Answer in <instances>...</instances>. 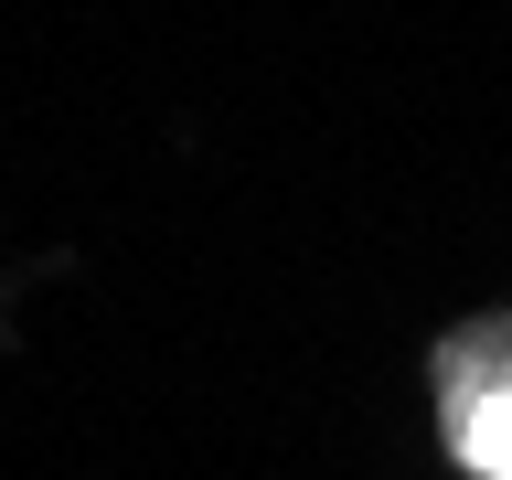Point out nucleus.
I'll return each mask as SVG.
<instances>
[{
  "label": "nucleus",
  "instance_id": "1",
  "mask_svg": "<svg viewBox=\"0 0 512 480\" xmlns=\"http://www.w3.org/2000/svg\"><path fill=\"white\" fill-rule=\"evenodd\" d=\"M459 459L480 480H512V384L502 395H459Z\"/></svg>",
  "mask_w": 512,
  "mask_h": 480
}]
</instances>
